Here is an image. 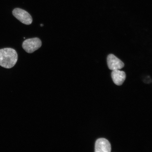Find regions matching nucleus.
<instances>
[{"mask_svg": "<svg viewBox=\"0 0 152 152\" xmlns=\"http://www.w3.org/2000/svg\"><path fill=\"white\" fill-rule=\"evenodd\" d=\"M18 60V55L16 51L11 48L0 49V66L10 69L16 64Z\"/></svg>", "mask_w": 152, "mask_h": 152, "instance_id": "1", "label": "nucleus"}, {"mask_svg": "<svg viewBox=\"0 0 152 152\" xmlns=\"http://www.w3.org/2000/svg\"><path fill=\"white\" fill-rule=\"evenodd\" d=\"M42 45V42L39 38L36 37L26 40L22 44L23 48L28 53H33Z\"/></svg>", "mask_w": 152, "mask_h": 152, "instance_id": "2", "label": "nucleus"}, {"mask_svg": "<svg viewBox=\"0 0 152 152\" xmlns=\"http://www.w3.org/2000/svg\"><path fill=\"white\" fill-rule=\"evenodd\" d=\"M12 14L15 18L25 24H31L33 22V19L31 15L24 10L20 8L15 9L12 11Z\"/></svg>", "mask_w": 152, "mask_h": 152, "instance_id": "3", "label": "nucleus"}, {"mask_svg": "<svg viewBox=\"0 0 152 152\" xmlns=\"http://www.w3.org/2000/svg\"><path fill=\"white\" fill-rule=\"evenodd\" d=\"M107 64L109 69L112 71L121 69L124 66V63L113 54L107 56Z\"/></svg>", "mask_w": 152, "mask_h": 152, "instance_id": "4", "label": "nucleus"}, {"mask_svg": "<svg viewBox=\"0 0 152 152\" xmlns=\"http://www.w3.org/2000/svg\"><path fill=\"white\" fill-rule=\"evenodd\" d=\"M111 150V144L106 139L100 138L96 140L95 146V152H110Z\"/></svg>", "mask_w": 152, "mask_h": 152, "instance_id": "5", "label": "nucleus"}, {"mask_svg": "<svg viewBox=\"0 0 152 152\" xmlns=\"http://www.w3.org/2000/svg\"><path fill=\"white\" fill-rule=\"evenodd\" d=\"M111 77L115 85L121 86L126 79V75L124 72L117 69L113 70L112 72Z\"/></svg>", "mask_w": 152, "mask_h": 152, "instance_id": "6", "label": "nucleus"}, {"mask_svg": "<svg viewBox=\"0 0 152 152\" xmlns=\"http://www.w3.org/2000/svg\"><path fill=\"white\" fill-rule=\"evenodd\" d=\"M41 26H43V24H41Z\"/></svg>", "mask_w": 152, "mask_h": 152, "instance_id": "7", "label": "nucleus"}]
</instances>
